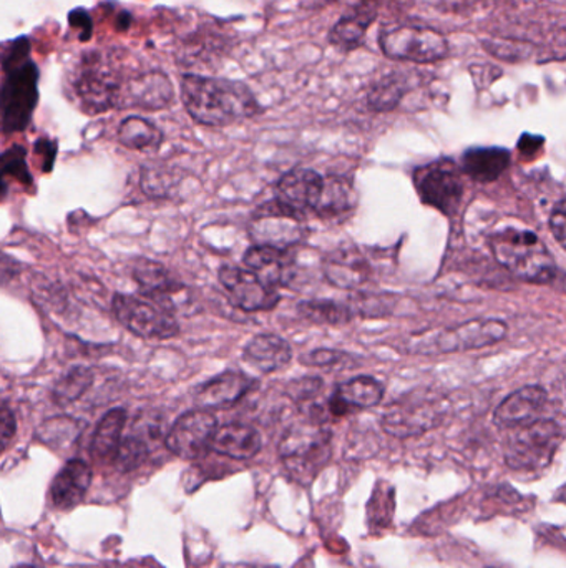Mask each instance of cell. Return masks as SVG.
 Wrapping results in <instances>:
<instances>
[{"instance_id":"1f68e13d","label":"cell","mask_w":566,"mask_h":568,"mask_svg":"<svg viewBox=\"0 0 566 568\" xmlns=\"http://www.w3.org/2000/svg\"><path fill=\"white\" fill-rule=\"evenodd\" d=\"M94 384V373L88 367L77 366L72 367L68 373L58 379L54 387V399L61 406L75 403L81 399Z\"/></svg>"},{"instance_id":"7402d4cb","label":"cell","mask_w":566,"mask_h":568,"mask_svg":"<svg viewBox=\"0 0 566 568\" xmlns=\"http://www.w3.org/2000/svg\"><path fill=\"white\" fill-rule=\"evenodd\" d=\"M322 190V176L314 170L295 169L278 183V202L296 212H312Z\"/></svg>"},{"instance_id":"277c9868","label":"cell","mask_w":566,"mask_h":568,"mask_svg":"<svg viewBox=\"0 0 566 568\" xmlns=\"http://www.w3.org/2000/svg\"><path fill=\"white\" fill-rule=\"evenodd\" d=\"M489 243L496 261L522 281L533 285L555 281L558 272L555 258L535 233L505 229L490 236Z\"/></svg>"},{"instance_id":"f546056e","label":"cell","mask_w":566,"mask_h":568,"mask_svg":"<svg viewBox=\"0 0 566 568\" xmlns=\"http://www.w3.org/2000/svg\"><path fill=\"white\" fill-rule=\"evenodd\" d=\"M118 140L121 146L138 152L157 150L163 141V133L153 121L143 117H128L118 127Z\"/></svg>"},{"instance_id":"4316f807","label":"cell","mask_w":566,"mask_h":568,"mask_svg":"<svg viewBox=\"0 0 566 568\" xmlns=\"http://www.w3.org/2000/svg\"><path fill=\"white\" fill-rule=\"evenodd\" d=\"M125 426H127V410L121 407L108 410L92 439L90 454L98 464H111L117 459L124 441Z\"/></svg>"},{"instance_id":"8d00e7d4","label":"cell","mask_w":566,"mask_h":568,"mask_svg":"<svg viewBox=\"0 0 566 568\" xmlns=\"http://www.w3.org/2000/svg\"><path fill=\"white\" fill-rule=\"evenodd\" d=\"M565 199L559 200L553 208L552 216H549V229H552L553 238L558 242L562 248L566 246V213H565Z\"/></svg>"},{"instance_id":"7c38bea8","label":"cell","mask_w":566,"mask_h":568,"mask_svg":"<svg viewBox=\"0 0 566 568\" xmlns=\"http://www.w3.org/2000/svg\"><path fill=\"white\" fill-rule=\"evenodd\" d=\"M305 213L296 212L281 202L265 203L249 223V236L255 245L273 246V248L288 249L289 246L299 245L308 235Z\"/></svg>"},{"instance_id":"5bb4252c","label":"cell","mask_w":566,"mask_h":568,"mask_svg":"<svg viewBox=\"0 0 566 568\" xmlns=\"http://www.w3.org/2000/svg\"><path fill=\"white\" fill-rule=\"evenodd\" d=\"M220 282L229 300L238 310L246 313L275 310L279 303L278 291L266 287L265 282L248 269L238 266H223L218 272Z\"/></svg>"},{"instance_id":"ba28073f","label":"cell","mask_w":566,"mask_h":568,"mask_svg":"<svg viewBox=\"0 0 566 568\" xmlns=\"http://www.w3.org/2000/svg\"><path fill=\"white\" fill-rule=\"evenodd\" d=\"M115 318L143 340H171L180 333L174 311L137 294H115Z\"/></svg>"},{"instance_id":"ffe728a7","label":"cell","mask_w":566,"mask_h":568,"mask_svg":"<svg viewBox=\"0 0 566 568\" xmlns=\"http://www.w3.org/2000/svg\"><path fill=\"white\" fill-rule=\"evenodd\" d=\"M92 484V469L82 459H72L52 482L51 501L58 511L77 507Z\"/></svg>"},{"instance_id":"603a6c76","label":"cell","mask_w":566,"mask_h":568,"mask_svg":"<svg viewBox=\"0 0 566 568\" xmlns=\"http://www.w3.org/2000/svg\"><path fill=\"white\" fill-rule=\"evenodd\" d=\"M243 360L261 374L278 373L292 361V347L288 341L276 334H259L246 344Z\"/></svg>"},{"instance_id":"44dd1931","label":"cell","mask_w":566,"mask_h":568,"mask_svg":"<svg viewBox=\"0 0 566 568\" xmlns=\"http://www.w3.org/2000/svg\"><path fill=\"white\" fill-rule=\"evenodd\" d=\"M134 278L138 282L141 297L174 311V297L184 287L164 266L150 259H138L134 266Z\"/></svg>"},{"instance_id":"7a4b0ae2","label":"cell","mask_w":566,"mask_h":568,"mask_svg":"<svg viewBox=\"0 0 566 568\" xmlns=\"http://www.w3.org/2000/svg\"><path fill=\"white\" fill-rule=\"evenodd\" d=\"M38 82L28 42H18L6 62V81L0 87V127L6 133L25 130L31 124L39 100Z\"/></svg>"},{"instance_id":"3957f363","label":"cell","mask_w":566,"mask_h":568,"mask_svg":"<svg viewBox=\"0 0 566 568\" xmlns=\"http://www.w3.org/2000/svg\"><path fill=\"white\" fill-rule=\"evenodd\" d=\"M279 458L292 481L311 484L331 461V431L311 419L295 424L279 442Z\"/></svg>"},{"instance_id":"83f0119b","label":"cell","mask_w":566,"mask_h":568,"mask_svg":"<svg viewBox=\"0 0 566 568\" xmlns=\"http://www.w3.org/2000/svg\"><path fill=\"white\" fill-rule=\"evenodd\" d=\"M355 208V190L344 176L322 179L321 195L312 212L322 219H341Z\"/></svg>"},{"instance_id":"8992f818","label":"cell","mask_w":566,"mask_h":568,"mask_svg":"<svg viewBox=\"0 0 566 568\" xmlns=\"http://www.w3.org/2000/svg\"><path fill=\"white\" fill-rule=\"evenodd\" d=\"M562 442V426L553 419H538L515 428L506 439V465L522 474L543 471L552 464Z\"/></svg>"},{"instance_id":"8fae6325","label":"cell","mask_w":566,"mask_h":568,"mask_svg":"<svg viewBox=\"0 0 566 568\" xmlns=\"http://www.w3.org/2000/svg\"><path fill=\"white\" fill-rule=\"evenodd\" d=\"M506 333L509 328L503 321L480 318L459 326L436 331L432 337H420L417 353H462L482 350L505 340Z\"/></svg>"},{"instance_id":"ac0fdd59","label":"cell","mask_w":566,"mask_h":568,"mask_svg":"<svg viewBox=\"0 0 566 568\" xmlns=\"http://www.w3.org/2000/svg\"><path fill=\"white\" fill-rule=\"evenodd\" d=\"M243 262L271 290L288 287V282L295 276V268H292V261L286 249L253 245L245 253Z\"/></svg>"},{"instance_id":"d4e9b609","label":"cell","mask_w":566,"mask_h":568,"mask_svg":"<svg viewBox=\"0 0 566 568\" xmlns=\"http://www.w3.org/2000/svg\"><path fill=\"white\" fill-rule=\"evenodd\" d=\"M261 435L253 426L232 422L216 428L210 449L226 456V458L246 461V459L255 458L261 451Z\"/></svg>"},{"instance_id":"74e56055","label":"cell","mask_w":566,"mask_h":568,"mask_svg":"<svg viewBox=\"0 0 566 568\" xmlns=\"http://www.w3.org/2000/svg\"><path fill=\"white\" fill-rule=\"evenodd\" d=\"M18 271V262L9 256L0 255V281H8Z\"/></svg>"},{"instance_id":"9c48e42d","label":"cell","mask_w":566,"mask_h":568,"mask_svg":"<svg viewBox=\"0 0 566 568\" xmlns=\"http://www.w3.org/2000/svg\"><path fill=\"white\" fill-rule=\"evenodd\" d=\"M419 199L446 216H456L462 205L463 185L462 170L449 159L419 167L414 173Z\"/></svg>"},{"instance_id":"5b68a950","label":"cell","mask_w":566,"mask_h":568,"mask_svg":"<svg viewBox=\"0 0 566 568\" xmlns=\"http://www.w3.org/2000/svg\"><path fill=\"white\" fill-rule=\"evenodd\" d=\"M121 72L115 62L102 52H88L78 61L72 77V92L82 110L90 115L105 114L120 107L124 92Z\"/></svg>"},{"instance_id":"30bf717a","label":"cell","mask_w":566,"mask_h":568,"mask_svg":"<svg viewBox=\"0 0 566 568\" xmlns=\"http://www.w3.org/2000/svg\"><path fill=\"white\" fill-rule=\"evenodd\" d=\"M380 45L386 57L414 64H434L449 55V42L440 32L417 25L386 29Z\"/></svg>"},{"instance_id":"836d02e7","label":"cell","mask_w":566,"mask_h":568,"mask_svg":"<svg viewBox=\"0 0 566 568\" xmlns=\"http://www.w3.org/2000/svg\"><path fill=\"white\" fill-rule=\"evenodd\" d=\"M22 183L31 185L32 176L25 162V150L22 147H14L0 156V200L4 199L9 192V183Z\"/></svg>"},{"instance_id":"2e32d148","label":"cell","mask_w":566,"mask_h":568,"mask_svg":"<svg viewBox=\"0 0 566 568\" xmlns=\"http://www.w3.org/2000/svg\"><path fill=\"white\" fill-rule=\"evenodd\" d=\"M384 386L371 376H359L335 387L325 404V416L344 417L355 410L377 406L383 400Z\"/></svg>"},{"instance_id":"e575fe53","label":"cell","mask_w":566,"mask_h":568,"mask_svg":"<svg viewBox=\"0 0 566 568\" xmlns=\"http://www.w3.org/2000/svg\"><path fill=\"white\" fill-rule=\"evenodd\" d=\"M18 435V420L11 407L0 404V456L8 451Z\"/></svg>"},{"instance_id":"f35d334b","label":"cell","mask_w":566,"mask_h":568,"mask_svg":"<svg viewBox=\"0 0 566 568\" xmlns=\"http://www.w3.org/2000/svg\"><path fill=\"white\" fill-rule=\"evenodd\" d=\"M542 146V137H532V135H523L522 140H520L519 143V149L522 150V153H533L538 152L540 147Z\"/></svg>"},{"instance_id":"4dcf8cb0","label":"cell","mask_w":566,"mask_h":568,"mask_svg":"<svg viewBox=\"0 0 566 568\" xmlns=\"http://www.w3.org/2000/svg\"><path fill=\"white\" fill-rule=\"evenodd\" d=\"M298 313L305 320L321 326H344L354 318L351 308L325 300L301 301L298 304Z\"/></svg>"},{"instance_id":"52a82bcc","label":"cell","mask_w":566,"mask_h":568,"mask_svg":"<svg viewBox=\"0 0 566 568\" xmlns=\"http://www.w3.org/2000/svg\"><path fill=\"white\" fill-rule=\"evenodd\" d=\"M447 414V403L434 390L404 394L384 410L381 426L394 438H414L437 428Z\"/></svg>"},{"instance_id":"9a60e30c","label":"cell","mask_w":566,"mask_h":568,"mask_svg":"<svg viewBox=\"0 0 566 568\" xmlns=\"http://www.w3.org/2000/svg\"><path fill=\"white\" fill-rule=\"evenodd\" d=\"M548 403L543 387L526 386L502 400L493 412V422L503 429H515L535 422Z\"/></svg>"},{"instance_id":"484cf974","label":"cell","mask_w":566,"mask_h":568,"mask_svg":"<svg viewBox=\"0 0 566 568\" xmlns=\"http://www.w3.org/2000/svg\"><path fill=\"white\" fill-rule=\"evenodd\" d=\"M512 153L500 147H476L462 157V170L470 179L480 183L495 182L509 170Z\"/></svg>"},{"instance_id":"e0dca14e","label":"cell","mask_w":566,"mask_h":568,"mask_svg":"<svg viewBox=\"0 0 566 568\" xmlns=\"http://www.w3.org/2000/svg\"><path fill=\"white\" fill-rule=\"evenodd\" d=\"M174 92L170 78L161 72L138 75L124 85L120 107H135L140 110H163L173 101Z\"/></svg>"},{"instance_id":"d6986e66","label":"cell","mask_w":566,"mask_h":568,"mask_svg":"<svg viewBox=\"0 0 566 568\" xmlns=\"http://www.w3.org/2000/svg\"><path fill=\"white\" fill-rule=\"evenodd\" d=\"M322 271L331 285L344 290L362 287L371 278L367 258L355 248H339L322 259Z\"/></svg>"},{"instance_id":"d590c367","label":"cell","mask_w":566,"mask_h":568,"mask_svg":"<svg viewBox=\"0 0 566 568\" xmlns=\"http://www.w3.org/2000/svg\"><path fill=\"white\" fill-rule=\"evenodd\" d=\"M344 360H351V356L335 350H316L301 357L302 363L308 364V366L319 367L341 366Z\"/></svg>"},{"instance_id":"4fadbf2b","label":"cell","mask_w":566,"mask_h":568,"mask_svg":"<svg viewBox=\"0 0 566 568\" xmlns=\"http://www.w3.org/2000/svg\"><path fill=\"white\" fill-rule=\"evenodd\" d=\"M216 428L218 422L210 410H188L171 426L164 444L168 451L173 452L178 458L195 461L210 451Z\"/></svg>"},{"instance_id":"d6a6232c","label":"cell","mask_w":566,"mask_h":568,"mask_svg":"<svg viewBox=\"0 0 566 568\" xmlns=\"http://www.w3.org/2000/svg\"><path fill=\"white\" fill-rule=\"evenodd\" d=\"M406 94V81L403 77H397V75H389V77H384L383 81L377 82L369 90L367 105L372 110L389 111L403 101Z\"/></svg>"},{"instance_id":"6da1fadb","label":"cell","mask_w":566,"mask_h":568,"mask_svg":"<svg viewBox=\"0 0 566 568\" xmlns=\"http://www.w3.org/2000/svg\"><path fill=\"white\" fill-rule=\"evenodd\" d=\"M180 90L190 117L206 127H228L261 114V105L243 82L184 74Z\"/></svg>"},{"instance_id":"ab89813d","label":"cell","mask_w":566,"mask_h":568,"mask_svg":"<svg viewBox=\"0 0 566 568\" xmlns=\"http://www.w3.org/2000/svg\"><path fill=\"white\" fill-rule=\"evenodd\" d=\"M18 568H34V567H29V565H22V567H18Z\"/></svg>"},{"instance_id":"cb8c5ba5","label":"cell","mask_w":566,"mask_h":568,"mask_svg":"<svg viewBox=\"0 0 566 568\" xmlns=\"http://www.w3.org/2000/svg\"><path fill=\"white\" fill-rule=\"evenodd\" d=\"M255 384L252 377L239 371H226V373L210 379L209 383L202 384L196 389L195 397L203 407L220 409V407L233 406L242 400Z\"/></svg>"},{"instance_id":"f1b7e54d","label":"cell","mask_w":566,"mask_h":568,"mask_svg":"<svg viewBox=\"0 0 566 568\" xmlns=\"http://www.w3.org/2000/svg\"><path fill=\"white\" fill-rule=\"evenodd\" d=\"M377 18V12L371 6L364 4L355 9L352 14L342 18L338 24L332 28L329 41L339 51L349 52L361 47L364 42L365 32L371 28L372 22Z\"/></svg>"}]
</instances>
